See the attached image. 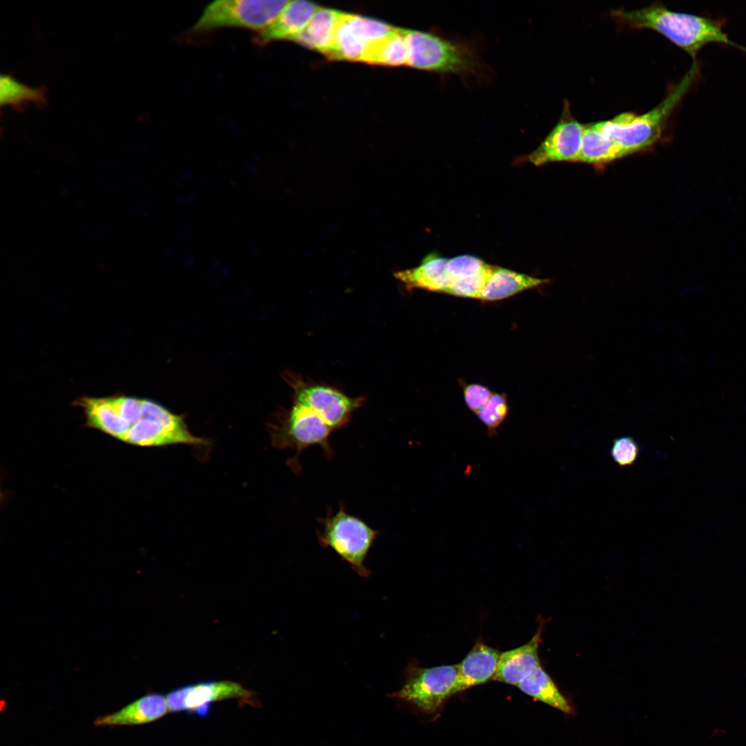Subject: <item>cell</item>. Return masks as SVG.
Returning a JSON list of instances; mask_svg holds the SVG:
<instances>
[{"label": "cell", "mask_w": 746, "mask_h": 746, "mask_svg": "<svg viewBox=\"0 0 746 746\" xmlns=\"http://www.w3.org/2000/svg\"><path fill=\"white\" fill-rule=\"evenodd\" d=\"M76 404L88 426L131 445H173L182 436L179 416L150 399L118 394L83 396Z\"/></svg>", "instance_id": "cell-1"}, {"label": "cell", "mask_w": 746, "mask_h": 746, "mask_svg": "<svg viewBox=\"0 0 746 746\" xmlns=\"http://www.w3.org/2000/svg\"><path fill=\"white\" fill-rule=\"evenodd\" d=\"M611 17L634 29H650L662 35L696 61L706 45L718 43L746 52V47L731 41L718 19L671 10L658 3L636 10L617 9Z\"/></svg>", "instance_id": "cell-2"}, {"label": "cell", "mask_w": 746, "mask_h": 746, "mask_svg": "<svg viewBox=\"0 0 746 746\" xmlns=\"http://www.w3.org/2000/svg\"><path fill=\"white\" fill-rule=\"evenodd\" d=\"M698 68L694 61L680 82L652 109L640 115L624 112L600 121L602 129L627 155L650 149L662 138L670 116L689 89Z\"/></svg>", "instance_id": "cell-3"}, {"label": "cell", "mask_w": 746, "mask_h": 746, "mask_svg": "<svg viewBox=\"0 0 746 746\" xmlns=\"http://www.w3.org/2000/svg\"><path fill=\"white\" fill-rule=\"evenodd\" d=\"M319 522L317 535L321 545L332 548L360 575L368 576L370 572L364 566V560L379 532L347 513L343 506Z\"/></svg>", "instance_id": "cell-4"}, {"label": "cell", "mask_w": 746, "mask_h": 746, "mask_svg": "<svg viewBox=\"0 0 746 746\" xmlns=\"http://www.w3.org/2000/svg\"><path fill=\"white\" fill-rule=\"evenodd\" d=\"M289 1L217 0L205 8L191 31L203 32L222 28L263 30L278 17Z\"/></svg>", "instance_id": "cell-5"}, {"label": "cell", "mask_w": 746, "mask_h": 746, "mask_svg": "<svg viewBox=\"0 0 746 746\" xmlns=\"http://www.w3.org/2000/svg\"><path fill=\"white\" fill-rule=\"evenodd\" d=\"M458 664L423 668L410 664L406 669L401 689L391 695L416 707L433 713L451 695L457 683Z\"/></svg>", "instance_id": "cell-6"}, {"label": "cell", "mask_w": 746, "mask_h": 746, "mask_svg": "<svg viewBox=\"0 0 746 746\" xmlns=\"http://www.w3.org/2000/svg\"><path fill=\"white\" fill-rule=\"evenodd\" d=\"M332 428L311 408L294 401L281 423L271 432L273 444L281 449H292L296 457L304 449L319 446L332 455L329 438Z\"/></svg>", "instance_id": "cell-7"}, {"label": "cell", "mask_w": 746, "mask_h": 746, "mask_svg": "<svg viewBox=\"0 0 746 746\" xmlns=\"http://www.w3.org/2000/svg\"><path fill=\"white\" fill-rule=\"evenodd\" d=\"M394 28L376 19L341 12L332 44L324 55L333 61H360L370 45Z\"/></svg>", "instance_id": "cell-8"}, {"label": "cell", "mask_w": 746, "mask_h": 746, "mask_svg": "<svg viewBox=\"0 0 746 746\" xmlns=\"http://www.w3.org/2000/svg\"><path fill=\"white\" fill-rule=\"evenodd\" d=\"M254 694L241 685L229 681H204L182 686L166 696L169 711H185L200 717L207 716L211 704L226 699L254 702Z\"/></svg>", "instance_id": "cell-9"}, {"label": "cell", "mask_w": 746, "mask_h": 746, "mask_svg": "<svg viewBox=\"0 0 746 746\" xmlns=\"http://www.w3.org/2000/svg\"><path fill=\"white\" fill-rule=\"evenodd\" d=\"M585 124L571 113L564 102L562 114L540 144L522 160L536 166L555 162H578Z\"/></svg>", "instance_id": "cell-10"}, {"label": "cell", "mask_w": 746, "mask_h": 746, "mask_svg": "<svg viewBox=\"0 0 746 746\" xmlns=\"http://www.w3.org/2000/svg\"><path fill=\"white\" fill-rule=\"evenodd\" d=\"M294 401L313 410L333 430L345 425L363 403L361 399L349 397L334 388L323 385H299Z\"/></svg>", "instance_id": "cell-11"}, {"label": "cell", "mask_w": 746, "mask_h": 746, "mask_svg": "<svg viewBox=\"0 0 746 746\" xmlns=\"http://www.w3.org/2000/svg\"><path fill=\"white\" fill-rule=\"evenodd\" d=\"M169 711L166 698L159 693L147 694L118 711L97 717L98 727L138 725L155 721Z\"/></svg>", "instance_id": "cell-12"}, {"label": "cell", "mask_w": 746, "mask_h": 746, "mask_svg": "<svg viewBox=\"0 0 746 746\" xmlns=\"http://www.w3.org/2000/svg\"><path fill=\"white\" fill-rule=\"evenodd\" d=\"M501 653L481 642H478L458 664L454 694L493 679L497 672Z\"/></svg>", "instance_id": "cell-13"}, {"label": "cell", "mask_w": 746, "mask_h": 746, "mask_svg": "<svg viewBox=\"0 0 746 746\" xmlns=\"http://www.w3.org/2000/svg\"><path fill=\"white\" fill-rule=\"evenodd\" d=\"M318 8L309 1H289L278 17L255 36V44L265 45L274 41L291 40L305 28Z\"/></svg>", "instance_id": "cell-14"}, {"label": "cell", "mask_w": 746, "mask_h": 746, "mask_svg": "<svg viewBox=\"0 0 746 746\" xmlns=\"http://www.w3.org/2000/svg\"><path fill=\"white\" fill-rule=\"evenodd\" d=\"M542 630L541 625L528 642L501 653L493 680L517 686L530 671L541 665L538 650Z\"/></svg>", "instance_id": "cell-15"}, {"label": "cell", "mask_w": 746, "mask_h": 746, "mask_svg": "<svg viewBox=\"0 0 746 746\" xmlns=\"http://www.w3.org/2000/svg\"><path fill=\"white\" fill-rule=\"evenodd\" d=\"M448 258L432 253L421 264L412 269L398 271L394 277L408 289H422L446 293L452 280L446 271Z\"/></svg>", "instance_id": "cell-16"}, {"label": "cell", "mask_w": 746, "mask_h": 746, "mask_svg": "<svg viewBox=\"0 0 746 746\" xmlns=\"http://www.w3.org/2000/svg\"><path fill=\"white\" fill-rule=\"evenodd\" d=\"M548 279L535 278L508 269L493 266L478 299L496 301L547 283Z\"/></svg>", "instance_id": "cell-17"}, {"label": "cell", "mask_w": 746, "mask_h": 746, "mask_svg": "<svg viewBox=\"0 0 746 746\" xmlns=\"http://www.w3.org/2000/svg\"><path fill=\"white\" fill-rule=\"evenodd\" d=\"M341 13L319 7L305 28L291 41L325 55L332 44Z\"/></svg>", "instance_id": "cell-18"}, {"label": "cell", "mask_w": 746, "mask_h": 746, "mask_svg": "<svg viewBox=\"0 0 746 746\" xmlns=\"http://www.w3.org/2000/svg\"><path fill=\"white\" fill-rule=\"evenodd\" d=\"M626 155L603 131L599 122L585 124L578 162L602 166Z\"/></svg>", "instance_id": "cell-19"}, {"label": "cell", "mask_w": 746, "mask_h": 746, "mask_svg": "<svg viewBox=\"0 0 746 746\" xmlns=\"http://www.w3.org/2000/svg\"><path fill=\"white\" fill-rule=\"evenodd\" d=\"M360 61L385 66H407L405 29L394 27L367 48Z\"/></svg>", "instance_id": "cell-20"}, {"label": "cell", "mask_w": 746, "mask_h": 746, "mask_svg": "<svg viewBox=\"0 0 746 746\" xmlns=\"http://www.w3.org/2000/svg\"><path fill=\"white\" fill-rule=\"evenodd\" d=\"M522 692L566 714L572 708L541 665L530 671L517 686Z\"/></svg>", "instance_id": "cell-21"}, {"label": "cell", "mask_w": 746, "mask_h": 746, "mask_svg": "<svg viewBox=\"0 0 746 746\" xmlns=\"http://www.w3.org/2000/svg\"><path fill=\"white\" fill-rule=\"evenodd\" d=\"M1 106L21 111L30 104L44 107L47 104L46 88L31 87L15 79L10 75H1L0 80Z\"/></svg>", "instance_id": "cell-22"}, {"label": "cell", "mask_w": 746, "mask_h": 746, "mask_svg": "<svg viewBox=\"0 0 746 746\" xmlns=\"http://www.w3.org/2000/svg\"><path fill=\"white\" fill-rule=\"evenodd\" d=\"M509 411L507 397L504 393H495L484 407L477 414L481 421L492 434L506 418Z\"/></svg>", "instance_id": "cell-23"}, {"label": "cell", "mask_w": 746, "mask_h": 746, "mask_svg": "<svg viewBox=\"0 0 746 746\" xmlns=\"http://www.w3.org/2000/svg\"><path fill=\"white\" fill-rule=\"evenodd\" d=\"M489 265L477 256L461 255L448 260L446 271L452 282L476 275L485 270Z\"/></svg>", "instance_id": "cell-24"}, {"label": "cell", "mask_w": 746, "mask_h": 746, "mask_svg": "<svg viewBox=\"0 0 746 746\" xmlns=\"http://www.w3.org/2000/svg\"><path fill=\"white\" fill-rule=\"evenodd\" d=\"M492 267L493 265H490L485 270L476 275L453 280L446 294L459 297L478 299L492 271Z\"/></svg>", "instance_id": "cell-25"}, {"label": "cell", "mask_w": 746, "mask_h": 746, "mask_svg": "<svg viewBox=\"0 0 746 746\" xmlns=\"http://www.w3.org/2000/svg\"><path fill=\"white\" fill-rule=\"evenodd\" d=\"M613 461L620 466H629L639 455V446L631 437L624 436L614 440L610 450Z\"/></svg>", "instance_id": "cell-26"}, {"label": "cell", "mask_w": 746, "mask_h": 746, "mask_svg": "<svg viewBox=\"0 0 746 746\" xmlns=\"http://www.w3.org/2000/svg\"><path fill=\"white\" fill-rule=\"evenodd\" d=\"M492 394L488 387L481 384H468L463 387L465 402L476 414L484 407Z\"/></svg>", "instance_id": "cell-27"}]
</instances>
